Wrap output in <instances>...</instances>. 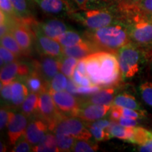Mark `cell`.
Here are the masks:
<instances>
[{"label":"cell","mask_w":152,"mask_h":152,"mask_svg":"<svg viewBox=\"0 0 152 152\" xmlns=\"http://www.w3.org/2000/svg\"><path fill=\"white\" fill-rule=\"evenodd\" d=\"M121 20L128 28L131 42L145 52L149 58L152 55V19L134 4H118Z\"/></svg>","instance_id":"1"},{"label":"cell","mask_w":152,"mask_h":152,"mask_svg":"<svg viewBox=\"0 0 152 152\" xmlns=\"http://www.w3.org/2000/svg\"><path fill=\"white\" fill-rule=\"evenodd\" d=\"M87 75L94 85L112 87L122 78L117 54L96 51L84 58Z\"/></svg>","instance_id":"2"},{"label":"cell","mask_w":152,"mask_h":152,"mask_svg":"<svg viewBox=\"0 0 152 152\" xmlns=\"http://www.w3.org/2000/svg\"><path fill=\"white\" fill-rule=\"evenodd\" d=\"M84 36L96 51H107L115 54L131 42L128 28L122 20L98 29H89Z\"/></svg>","instance_id":"3"},{"label":"cell","mask_w":152,"mask_h":152,"mask_svg":"<svg viewBox=\"0 0 152 152\" xmlns=\"http://www.w3.org/2000/svg\"><path fill=\"white\" fill-rule=\"evenodd\" d=\"M70 16L90 30L105 27L121 20L118 4L107 8L74 11Z\"/></svg>","instance_id":"4"},{"label":"cell","mask_w":152,"mask_h":152,"mask_svg":"<svg viewBox=\"0 0 152 152\" xmlns=\"http://www.w3.org/2000/svg\"><path fill=\"white\" fill-rule=\"evenodd\" d=\"M117 56L123 80L134 77L148 58L143 49L131 42L119 49Z\"/></svg>","instance_id":"5"},{"label":"cell","mask_w":152,"mask_h":152,"mask_svg":"<svg viewBox=\"0 0 152 152\" xmlns=\"http://www.w3.org/2000/svg\"><path fill=\"white\" fill-rule=\"evenodd\" d=\"M37 114L50 130H54L58 121L64 116L56 107L49 89L39 93Z\"/></svg>","instance_id":"6"},{"label":"cell","mask_w":152,"mask_h":152,"mask_svg":"<svg viewBox=\"0 0 152 152\" xmlns=\"http://www.w3.org/2000/svg\"><path fill=\"white\" fill-rule=\"evenodd\" d=\"M54 133L69 134L76 140H88L92 134L83 120L75 116H65L58 121L54 128Z\"/></svg>","instance_id":"7"},{"label":"cell","mask_w":152,"mask_h":152,"mask_svg":"<svg viewBox=\"0 0 152 152\" xmlns=\"http://www.w3.org/2000/svg\"><path fill=\"white\" fill-rule=\"evenodd\" d=\"M51 95L56 107L61 113L74 116L80 108V103L68 91H54L49 90Z\"/></svg>","instance_id":"8"},{"label":"cell","mask_w":152,"mask_h":152,"mask_svg":"<svg viewBox=\"0 0 152 152\" xmlns=\"http://www.w3.org/2000/svg\"><path fill=\"white\" fill-rule=\"evenodd\" d=\"M31 70L26 64L13 61L1 67L0 78L1 85L12 83L18 77H26L29 75Z\"/></svg>","instance_id":"9"},{"label":"cell","mask_w":152,"mask_h":152,"mask_svg":"<svg viewBox=\"0 0 152 152\" xmlns=\"http://www.w3.org/2000/svg\"><path fill=\"white\" fill-rule=\"evenodd\" d=\"M32 30L33 31L34 37L37 41L38 49L42 54L57 58H61L63 56V47L58 42L43 35L35 28H32Z\"/></svg>","instance_id":"10"},{"label":"cell","mask_w":152,"mask_h":152,"mask_svg":"<svg viewBox=\"0 0 152 152\" xmlns=\"http://www.w3.org/2000/svg\"><path fill=\"white\" fill-rule=\"evenodd\" d=\"M111 107L110 105L92 104H80V108L74 116L85 122H94L105 116Z\"/></svg>","instance_id":"11"},{"label":"cell","mask_w":152,"mask_h":152,"mask_svg":"<svg viewBox=\"0 0 152 152\" xmlns=\"http://www.w3.org/2000/svg\"><path fill=\"white\" fill-rule=\"evenodd\" d=\"M28 126L27 116L23 113H14L10 112V118L7 125L8 136L10 144L15 145L18 140L24 135Z\"/></svg>","instance_id":"12"},{"label":"cell","mask_w":152,"mask_h":152,"mask_svg":"<svg viewBox=\"0 0 152 152\" xmlns=\"http://www.w3.org/2000/svg\"><path fill=\"white\" fill-rule=\"evenodd\" d=\"M60 58L43 55L41 59L34 63V70L37 71L47 82L49 83L51 80L60 71Z\"/></svg>","instance_id":"13"},{"label":"cell","mask_w":152,"mask_h":152,"mask_svg":"<svg viewBox=\"0 0 152 152\" xmlns=\"http://www.w3.org/2000/svg\"><path fill=\"white\" fill-rule=\"evenodd\" d=\"M41 10L55 16H71L73 9L67 0H35Z\"/></svg>","instance_id":"14"},{"label":"cell","mask_w":152,"mask_h":152,"mask_svg":"<svg viewBox=\"0 0 152 152\" xmlns=\"http://www.w3.org/2000/svg\"><path fill=\"white\" fill-rule=\"evenodd\" d=\"M30 27L39 30L43 35L55 39L68 30V28L65 23L58 19H52L42 23H37L33 20Z\"/></svg>","instance_id":"15"},{"label":"cell","mask_w":152,"mask_h":152,"mask_svg":"<svg viewBox=\"0 0 152 152\" xmlns=\"http://www.w3.org/2000/svg\"><path fill=\"white\" fill-rule=\"evenodd\" d=\"M48 129V125L42 120H34L28 125L23 136L31 145L35 146L46 135Z\"/></svg>","instance_id":"16"},{"label":"cell","mask_w":152,"mask_h":152,"mask_svg":"<svg viewBox=\"0 0 152 152\" xmlns=\"http://www.w3.org/2000/svg\"><path fill=\"white\" fill-rule=\"evenodd\" d=\"M96 52L94 47L87 41L82 42L69 47H63V56H71L77 59H82L89 55Z\"/></svg>","instance_id":"17"},{"label":"cell","mask_w":152,"mask_h":152,"mask_svg":"<svg viewBox=\"0 0 152 152\" xmlns=\"http://www.w3.org/2000/svg\"><path fill=\"white\" fill-rule=\"evenodd\" d=\"M26 86L31 92L40 93L43 90L49 89V83L35 70L31 71L29 75L25 77Z\"/></svg>","instance_id":"18"},{"label":"cell","mask_w":152,"mask_h":152,"mask_svg":"<svg viewBox=\"0 0 152 152\" xmlns=\"http://www.w3.org/2000/svg\"><path fill=\"white\" fill-rule=\"evenodd\" d=\"M114 94H115V89L114 88L103 89V90H100L98 92L92 94V96L87 98V99L85 100L81 104L111 105L113 104Z\"/></svg>","instance_id":"19"},{"label":"cell","mask_w":152,"mask_h":152,"mask_svg":"<svg viewBox=\"0 0 152 152\" xmlns=\"http://www.w3.org/2000/svg\"><path fill=\"white\" fill-rule=\"evenodd\" d=\"M28 95V88L26 85L18 80L12 83V99L11 103L14 106L18 107L22 104Z\"/></svg>","instance_id":"20"},{"label":"cell","mask_w":152,"mask_h":152,"mask_svg":"<svg viewBox=\"0 0 152 152\" xmlns=\"http://www.w3.org/2000/svg\"><path fill=\"white\" fill-rule=\"evenodd\" d=\"M39 93L30 92L21 105L22 113L26 116L30 117L37 114Z\"/></svg>","instance_id":"21"},{"label":"cell","mask_w":152,"mask_h":152,"mask_svg":"<svg viewBox=\"0 0 152 152\" xmlns=\"http://www.w3.org/2000/svg\"><path fill=\"white\" fill-rule=\"evenodd\" d=\"M112 104L114 106H118L121 107L128 108V109L143 111L141 106L136 100L135 97L128 93H123V94L117 95L114 98Z\"/></svg>","instance_id":"22"},{"label":"cell","mask_w":152,"mask_h":152,"mask_svg":"<svg viewBox=\"0 0 152 152\" xmlns=\"http://www.w3.org/2000/svg\"><path fill=\"white\" fill-rule=\"evenodd\" d=\"M33 151L35 152H58L59 151L56 136L47 134L42 141L33 147Z\"/></svg>","instance_id":"23"},{"label":"cell","mask_w":152,"mask_h":152,"mask_svg":"<svg viewBox=\"0 0 152 152\" xmlns=\"http://www.w3.org/2000/svg\"><path fill=\"white\" fill-rule=\"evenodd\" d=\"M134 128L124 127L116 122L115 123H112L109 128V132L111 137H115L129 142L134 133Z\"/></svg>","instance_id":"24"},{"label":"cell","mask_w":152,"mask_h":152,"mask_svg":"<svg viewBox=\"0 0 152 152\" xmlns=\"http://www.w3.org/2000/svg\"><path fill=\"white\" fill-rule=\"evenodd\" d=\"M54 39L63 47H72L85 41L78 33L73 30H67Z\"/></svg>","instance_id":"25"},{"label":"cell","mask_w":152,"mask_h":152,"mask_svg":"<svg viewBox=\"0 0 152 152\" xmlns=\"http://www.w3.org/2000/svg\"><path fill=\"white\" fill-rule=\"evenodd\" d=\"M1 45L8 49L9 51L14 53L18 57H20L25 54L21 47H20L18 42L16 41V38L11 33H7L3 37H1Z\"/></svg>","instance_id":"26"},{"label":"cell","mask_w":152,"mask_h":152,"mask_svg":"<svg viewBox=\"0 0 152 152\" xmlns=\"http://www.w3.org/2000/svg\"><path fill=\"white\" fill-rule=\"evenodd\" d=\"M151 141H152L151 132L142 127H134V133L129 142L140 146Z\"/></svg>","instance_id":"27"},{"label":"cell","mask_w":152,"mask_h":152,"mask_svg":"<svg viewBox=\"0 0 152 152\" xmlns=\"http://www.w3.org/2000/svg\"><path fill=\"white\" fill-rule=\"evenodd\" d=\"M60 61L61 72L67 76L68 78H71V77H73L78 61H77V58H74V57L64 56L60 58Z\"/></svg>","instance_id":"28"},{"label":"cell","mask_w":152,"mask_h":152,"mask_svg":"<svg viewBox=\"0 0 152 152\" xmlns=\"http://www.w3.org/2000/svg\"><path fill=\"white\" fill-rule=\"evenodd\" d=\"M57 140L59 151H72L76 139L69 134L56 133L55 134Z\"/></svg>","instance_id":"29"},{"label":"cell","mask_w":152,"mask_h":152,"mask_svg":"<svg viewBox=\"0 0 152 152\" xmlns=\"http://www.w3.org/2000/svg\"><path fill=\"white\" fill-rule=\"evenodd\" d=\"M68 79L63 73H58L49 83V90L54 92H59L66 90Z\"/></svg>","instance_id":"30"},{"label":"cell","mask_w":152,"mask_h":152,"mask_svg":"<svg viewBox=\"0 0 152 152\" xmlns=\"http://www.w3.org/2000/svg\"><path fill=\"white\" fill-rule=\"evenodd\" d=\"M86 125L96 141H104L111 138L109 130L98 126L97 125L95 124L94 122L86 123Z\"/></svg>","instance_id":"31"},{"label":"cell","mask_w":152,"mask_h":152,"mask_svg":"<svg viewBox=\"0 0 152 152\" xmlns=\"http://www.w3.org/2000/svg\"><path fill=\"white\" fill-rule=\"evenodd\" d=\"M19 18H30V10L27 0H11Z\"/></svg>","instance_id":"32"},{"label":"cell","mask_w":152,"mask_h":152,"mask_svg":"<svg viewBox=\"0 0 152 152\" xmlns=\"http://www.w3.org/2000/svg\"><path fill=\"white\" fill-rule=\"evenodd\" d=\"M99 149L97 144L87 142L85 140H76L72 151L75 152H94Z\"/></svg>","instance_id":"33"},{"label":"cell","mask_w":152,"mask_h":152,"mask_svg":"<svg viewBox=\"0 0 152 152\" xmlns=\"http://www.w3.org/2000/svg\"><path fill=\"white\" fill-rule=\"evenodd\" d=\"M140 92L142 99L147 105L152 107V83L145 82L140 86Z\"/></svg>","instance_id":"34"},{"label":"cell","mask_w":152,"mask_h":152,"mask_svg":"<svg viewBox=\"0 0 152 152\" xmlns=\"http://www.w3.org/2000/svg\"><path fill=\"white\" fill-rule=\"evenodd\" d=\"M118 4L117 0H87V9L107 8L114 7Z\"/></svg>","instance_id":"35"},{"label":"cell","mask_w":152,"mask_h":152,"mask_svg":"<svg viewBox=\"0 0 152 152\" xmlns=\"http://www.w3.org/2000/svg\"><path fill=\"white\" fill-rule=\"evenodd\" d=\"M0 56H1V67L7 64L15 61L18 56H16L14 53L9 51L6 47L1 46L0 47Z\"/></svg>","instance_id":"36"},{"label":"cell","mask_w":152,"mask_h":152,"mask_svg":"<svg viewBox=\"0 0 152 152\" xmlns=\"http://www.w3.org/2000/svg\"><path fill=\"white\" fill-rule=\"evenodd\" d=\"M118 108L120 111H121V115L123 116L131 118L134 119H140L145 116V111H137V110L128 109V108L121 107V106H118Z\"/></svg>","instance_id":"37"},{"label":"cell","mask_w":152,"mask_h":152,"mask_svg":"<svg viewBox=\"0 0 152 152\" xmlns=\"http://www.w3.org/2000/svg\"><path fill=\"white\" fill-rule=\"evenodd\" d=\"M0 9L7 16L12 18H18L11 0H0Z\"/></svg>","instance_id":"38"},{"label":"cell","mask_w":152,"mask_h":152,"mask_svg":"<svg viewBox=\"0 0 152 152\" xmlns=\"http://www.w3.org/2000/svg\"><path fill=\"white\" fill-rule=\"evenodd\" d=\"M72 78L79 86H90L94 85L88 76L83 75L77 69L74 72Z\"/></svg>","instance_id":"39"},{"label":"cell","mask_w":152,"mask_h":152,"mask_svg":"<svg viewBox=\"0 0 152 152\" xmlns=\"http://www.w3.org/2000/svg\"><path fill=\"white\" fill-rule=\"evenodd\" d=\"M30 151H33V148L30 147V144L24 136H22L20 140L16 142L12 150V151L14 152H28Z\"/></svg>","instance_id":"40"},{"label":"cell","mask_w":152,"mask_h":152,"mask_svg":"<svg viewBox=\"0 0 152 152\" xmlns=\"http://www.w3.org/2000/svg\"><path fill=\"white\" fill-rule=\"evenodd\" d=\"M134 4L145 14L152 15V0H137Z\"/></svg>","instance_id":"41"},{"label":"cell","mask_w":152,"mask_h":152,"mask_svg":"<svg viewBox=\"0 0 152 152\" xmlns=\"http://www.w3.org/2000/svg\"><path fill=\"white\" fill-rule=\"evenodd\" d=\"M1 96L4 101L11 102L12 99V83L7 85H1Z\"/></svg>","instance_id":"42"},{"label":"cell","mask_w":152,"mask_h":152,"mask_svg":"<svg viewBox=\"0 0 152 152\" xmlns=\"http://www.w3.org/2000/svg\"><path fill=\"white\" fill-rule=\"evenodd\" d=\"M101 90L99 85H92L90 86H78L77 90V94H90L98 92Z\"/></svg>","instance_id":"43"},{"label":"cell","mask_w":152,"mask_h":152,"mask_svg":"<svg viewBox=\"0 0 152 152\" xmlns=\"http://www.w3.org/2000/svg\"><path fill=\"white\" fill-rule=\"evenodd\" d=\"M138 119L131 118L125 116H121L116 121V123H118L121 125H123L124 127H130V128H134L138 125Z\"/></svg>","instance_id":"44"},{"label":"cell","mask_w":152,"mask_h":152,"mask_svg":"<svg viewBox=\"0 0 152 152\" xmlns=\"http://www.w3.org/2000/svg\"><path fill=\"white\" fill-rule=\"evenodd\" d=\"M10 112L7 111L5 108H1L0 110V129L3 130L8 125Z\"/></svg>","instance_id":"45"},{"label":"cell","mask_w":152,"mask_h":152,"mask_svg":"<svg viewBox=\"0 0 152 152\" xmlns=\"http://www.w3.org/2000/svg\"><path fill=\"white\" fill-rule=\"evenodd\" d=\"M121 116H122V115H121V111H120L118 106L113 105L111 110H110V118H111V121L116 122Z\"/></svg>","instance_id":"46"},{"label":"cell","mask_w":152,"mask_h":152,"mask_svg":"<svg viewBox=\"0 0 152 152\" xmlns=\"http://www.w3.org/2000/svg\"><path fill=\"white\" fill-rule=\"evenodd\" d=\"M77 85H78L73 80L72 77H71V78L68 79V85L67 87H66V91H68V92H70L72 94H77V87H78Z\"/></svg>","instance_id":"47"},{"label":"cell","mask_w":152,"mask_h":152,"mask_svg":"<svg viewBox=\"0 0 152 152\" xmlns=\"http://www.w3.org/2000/svg\"><path fill=\"white\" fill-rule=\"evenodd\" d=\"M76 69L80 73L83 74L84 75H87V71H86V63L84 58L80 59L77 62V66H76Z\"/></svg>","instance_id":"48"},{"label":"cell","mask_w":152,"mask_h":152,"mask_svg":"<svg viewBox=\"0 0 152 152\" xmlns=\"http://www.w3.org/2000/svg\"><path fill=\"white\" fill-rule=\"evenodd\" d=\"M140 151H150L152 152V141L147 142V143L140 145L139 147Z\"/></svg>","instance_id":"49"},{"label":"cell","mask_w":152,"mask_h":152,"mask_svg":"<svg viewBox=\"0 0 152 152\" xmlns=\"http://www.w3.org/2000/svg\"><path fill=\"white\" fill-rule=\"evenodd\" d=\"M73 1H75L77 7L80 10H86V9H87V0H73Z\"/></svg>","instance_id":"50"},{"label":"cell","mask_w":152,"mask_h":152,"mask_svg":"<svg viewBox=\"0 0 152 152\" xmlns=\"http://www.w3.org/2000/svg\"><path fill=\"white\" fill-rule=\"evenodd\" d=\"M118 3L123 4H134L137 0H117Z\"/></svg>","instance_id":"51"},{"label":"cell","mask_w":152,"mask_h":152,"mask_svg":"<svg viewBox=\"0 0 152 152\" xmlns=\"http://www.w3.org/2000/svg\"><path fill=\"white\" fill-rule=\"evenodd\" d=\"M6 151V148L4 147V145L2 143H1V150H0V151L2 152V151Z\"/></svg>","instance_id":"52"},{"label":"cell","mask_w":152,"mask_h":152,"mask_svg":"<svg viewBox=\"0 0 152 152\" xmlns=\"http://www.w3.org/2000/svg\"><path fill=\"white\" fill-rule=\"evenodd\" d=\"M149 16H150V18H151L152 19V15H149Z\"/></svg>","instance_id":"53"}]
</instances>
